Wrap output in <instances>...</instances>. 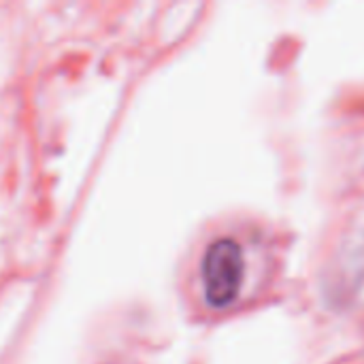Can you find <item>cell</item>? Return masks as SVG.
<instances>
[{
    "instance_id": "cell-1",
    "label": "cell",
    "mask_w": 364,
    "mask_h": 364,
    "mask_svg": "<svg viewBox=\"0 0 364 364\" xmlns=\"http://www.w3.org/2000/svg\"><path fill=\"white\" fill-rule=\"evenodd\" d=\"M245 279V254L237 239L218 237L200 258V286L211 309L235 305Z\"/></svg>"
}]
</instances>
